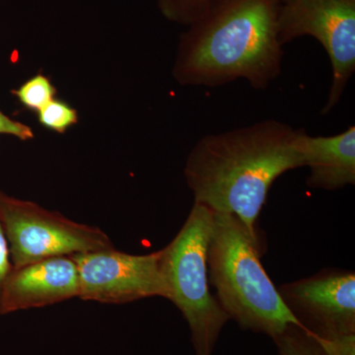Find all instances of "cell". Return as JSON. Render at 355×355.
Wrapping results in <instances>:
<instances>
[{"label":"cell","instance_id":"1","mask_svg":"<svg viewBox=\"0 0 355 355\" xmlns=\"http://www.w3.org/2000/svg\"><path fill=\"white\" fill-rule=\"evenodd\" d=\"M297 132L286 123L268 119L202 137L184 169L193 202L233 214L259 240L257 223L275 180L303 167Z\"/></svg>","mask_w":355,"mask_h":355},{"label":"cell","instance_id":"2","mask_svg":"<svg viewBox=\"0 0 355 355\" xmlns=\"http://www.w3.org/2000/svg\"><path fill=\"white\" fill-rule=\"evenodd\" d=\"M280 0H211L180 37L173 76L178 83L216 88L246 80L265 90L282 73Z\"/></svg>","mask_w":355,"mask_h":355},{"label":"cell","instance_id":"3","mask_svg":"<svg viewBox=\"0 0 355 355\" xmlns=\"http://www.w3.org/2000/svg\"><path fill=\"white\" fill-rule=\"evenodd\" d=\"M207 268L217 301L243 330L273 340L291 324L306 329L261 265L259 240L233 214L214 212Z\"/></svg>","mask_w":355,"mask_h":355},{"label":"cell","instance_id":"4","mask_svg":"<svg viewBox=\"0 0 355 355\" xmlns=\"http://www.w3.org/2000/svg\"><path fill=\"white\" fill-rule=\"evenodd\" d=\"M214 218V210L193 202L178 234L160 250L166 299L181 311L190 327L196 355H212L230 320L209 291L207 251Z\"/></svg>","mask_w":355,"mask_h":355},{"label":"cell","instance_id":"5","mask_svg":"<svg viewBox=\"0 0 355 355\" xmlns=\"http://www.w3.org/2000/svg\"><path fill=\"white\" fill-rule=\"evenodd\" d=\"M0 216L13 268L114 248L101 228L79 223L30 200L1 193Z\"/></svg>","mask_w":355,"mask_h":355},{"label":"cell","instance_id":"6","mask_svg":"<svg viewBox=\"0 0 355 355\" xmlns=\"http://www.w3.org/2000/svg\"><path fill=\"white\" fill-rule=\"evenodd\" d=\"M280 43L311 36L330 58L331 84L322 114L342 99L355 72V0H280Z\"/></svg>","mask_w":355,"mask_h":355},{"label":"cell","instance_id":"7","mask_svg":"<svg viewBox=\"0 0 355 355\" xmlns=\"http://www.w3.org/2000/svg\"><path fill=\"white\" fill-rule=\"evenodd\" d=\"M78 298L102 304H125L140 299L166 298L161 251L132 254L114 249L74 254Z\"/></svg>","mask_w":355,"mask_h":355},{"label":"cell","instance_id":"8","mask_svg":"<svg viewBox=\"0 0 355 355\" xmlns=\"http://www.w3.org/2000/svg\"><path fill=\"white\" fill-rule=\"evenodd\" d=\"M277 289L307 330L320 335L355 334L354 272L323 270Z\"/></svg>","mask_w":355,"mask_h":355},{"label":"cell","instance_id":"9","mask_svg":"<svg viewBox=\"0 0 355 355\" xmlns=\"http://www.w3.org/2000/svg\"><path fill=\"white\" fill-rule=\"evenodd\" d=\"M78 296L76 261L71 257H55L12 268L2 291L0 313L38 309Z\"/></svg>","mask_w":355,"mask_h":355},{"label":"cell","instance_id":"10","mask_svg":"<svg viewBox=\"0 0 355 355\" xmlns=\"http://www.w3.org/2000/svg\"><path fill=\"white\" fill-rule=\"evenodd\" d=\"M296 146L309 168L307 186L336 191L355 184V127L330 137H313L298 130Z\"/></svg>","mask_w":355,"mask_h":355},{"label":"cell","instance_id":"11","mask_svg":"<svg viewBox=\"0 0 355 355\" xmlns=\"http://www.w3.org/2000/svg\"><path fill=\"white\" fill-rule=\"evenodd\" d=\"M11 94L23 109L37 114L51 100L57 98L58 90L50 77L39 72L21 84L19 87L11 90Z\"/></svg>","mask_w":355,"mask_h":355},{"label":"cell","instance_id":"12","mask_svg":"<svg viewBox=\"0 0 355 355\" xmlns=\"http://www.w3.org/2000/svg\"><path fill=\"white\" fill-rule=\"evenodd\" d=\"M37 120L42 127L58 135H64L78 123V112L62 99L51 100L37 113Z\"/></svg>","mask_w":355,"mask_h":355},{"label":"cell","instance_id":"13","mask_svg":"<svg viewBox=\"0 0 355 355\" xmlns=\"http://www.w3.org/2000/svg\"><path fill=\"white\" fill-rule=\"evenodd\" d=\"M273 340L277 343L279 355H326L307 329L294 324Z\"/></svg>","mask_w":355,"mask_h":355},{"label":"cell","instance_id":"14","mask_svg":"<svg viewBox=\"0 0 355 355\" xmlns=\"http://www.w3.org/2000/svg\"><path fill=\"white\" fill-rule=\"evenodd\" d=\"M161 12L178 24L191 25L209 8L211 0H157Z\"/></svg>","mask_w":355,"mask_h":355},{"label":"cell","instance_id":"15","mask_svg":"<svg viewBox=\"0 0 355 355\" xmlns=\"http://www.w3.org/2000/svg\"><path fill=\"white\" fill-rule=\"evenodd\" d=\"M309 333L326 355H355V334Z\"/></svg>","mask_w":355,"mask_h":355},{"label":"cell","instance_id":"16","mask_svg":"<svg viewBox=\"0 0 355 355\" xmlns=\"http://www.w3.org/2000/svg\"><path fill=\"white\" fill-rule=\"evenodd\" d=\"M0 135H10L16 139L28 141L34 139L35 135L32 128L24 123L13 120L0 109Z\"/></svg>","mask_w":355,"mask_h":355},{"label":"cell","instance_id":"17","mask_svg":"<svg viewBox=\"0 0 355 355\" xmlns=\"http://www.w3.org/2000/svg\"><path fill=\"white\" fill-rule=\"evenodd\" d=\"M1 197V193H0ZM13 266L9 254L8 243H7L1 216H0V301H1L2 291L9 273L12 270Z\"/></svg>","mask_w":355,"mask_h":355}]
</instances>
